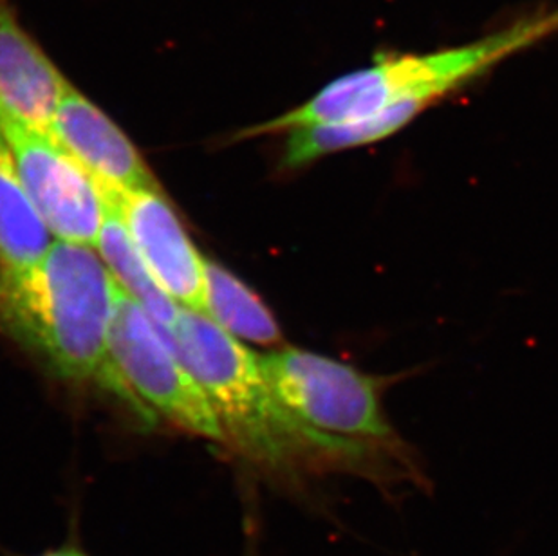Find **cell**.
Segmentation results:
<instances>
[{"mask_svg":"<svg viewBox=\"0 0 558 556\" xmlns=\"http://www.w3.org/2000/svg\"><path fill=\"white\" fill-rule=\"evenodd\" d=\"M203 268L206 316L238 340L241 338L257 346H279L282 333L268 305L221 264L205 258Z\"/></svg>","mask_w":558,"mask_h":556,"instance_id":"cell-12","label":"cell"},{"mask_svg":"<svg viewBox=\"0 0 558 556\" xmlns=\"http://www.w3.org/2000/svg\"><path fill=\"white\" fill-rule=\"evenodd\" d=\"M51 244V231L27 195L15 156L0 131V277L37 264Z\"/></svg>","mask_w":558,"mask_h":556,"instance_id":"cell-10","label":"cell"},{"mask_svg":"<svg viewBox=\"0 0 558 556\" xmlns=\"http://www.w3.org/2000/svg\"><path fill=\"white\" fill-rule=\"evenodd\" d=\"M117 280L89 246L57 241L37 264L0 277V324L60 378L123 389L109 354Z\"/></svg>","mask_w":558,"mask_h":556,"instance_id":"cell-3","label":"cell"},{"mask_svg":"<svg viewBox=\"0 0 558 556\" xmlns=\"http://www.w3.org/2000/svg\"><path fill=\"white\" fill-rule=\"evenodd\" d=\"M69 85L10 0H0V118L49 132Z\"/></svg>","mask_w":558,"mask_h":556,"instance_id":"cell-9","label":"cell"},{"mask_svg":"<svg viewBox=\"0 0 558 556\" xmlns=\"http://www.w3.org/2000/svg\"><path fill=\"white\" fill-rule=\"evenodd\" d=\"M49 134L96 181L117 190H159L158 181L125 132L73 85L60 101Z\"/></svg>","mask_w":558,"mask_h":556,"instance_id":"cell-8","label":"cell"},{"mask_svg":"<svg viewBox=\"0 0 558 556\" xmlns=\"http://www.w3.org/2000/svg\"><path fill=\"white\" fill-rule=\"evenodd\" d=\"M33 556H89L87 553L82 552L80 547L71 546V544H65V546L57 547V549H49V552L40 553V555Z\"/></svg>","mask_w":558,"mask_h":556,"instance_id":"cell-13","label":"cell"},{"mask_svg":"<svg viewBox=\"0 0 558 556\" xmlns=\"http://www.w3.org/2000/svg\"><path fill=\"white\" fill-rule=\"evenodd\" d=\"M258 362L295 423L306 472L353 475L392 504L430 492L420 454L385 410L389 378L295 347L258 356Z\"/></svg>","mask_w":558,"mask_h":556,"instance_id":"cell-1","label":"cell"},{"mask_svg":"<svg viewBox=\"0 0 558 556\" xmlns=\"http://www.w3.org/2000/svg\"><path fill=\"white\" fill-rule=\"evenodd\" d=\"M557 33L558 8L521 19L459 48L378 58L367 68L338 76L302 106L253 126L248 134L348 125L349 145L369 147L403 131L437 101L488 73L506 58Z\"/></svg>","mask_w":558,"mask_h":556,"instance_id":"cell-2","label":"cell"},{"mask_svg":"<svg viewBox=\"0 0 558 556\" xmlns=\"http://www.w3.org/2000/svg\"><path fill=\"white\" fill-rule=\"evenodd\" d=\"M96 247L114 280L147 311L158 331H167L174 326L180 315V305L156 282L142 253L137 252L122 216L118 214L117 206L109 203H106V219Z\"/></svg>","mask_w":558,"mask_h":556,"instance_id":"cell-11","label":"cell"},{"mask_svg":"<svg viewBox=\"0 0 558 556\" xmlns=\"http://www.w3.org/2000/svg\"><path fill=\"white\" fill-rule=\"evenodd\" d=\"M159 335L206 394L225 437L258 459L304 472L295 423L275 398L258 356L197 311L181 310Z\"/></svg>","mask_w":558,"mask_h":556,"instance_id":"cell-4","label":"cell"},{"mask_svg":"<svg viewBox=\"0 0 558 556\" xmlns=\"http://www.w3.org/2000/svg\"><path fill=\"white\" fill-rule=\"evenodd\" d=\"M109 354L112 368L143 418L153 412L199 436L222 442L225 432L192 374L165 343L147 311L117 282Z\"/></svg>","mask_w":558,"mask_h":556,"instance_id":"cell-5","label":"cell"},{"mask_svg":"<svg viewBox=\"0 0 558 556\" xmlns=\"http://www.w3.org/2000/svg\"><path fill=\"white\" fill-rule=\"evenodd\" d=\"M0 131L51 235L80 246H96L106 219V201L95 176L49 132L10 118H0Z\"/></svg>","mask_w":558,"mask_h":556,"instance_id":"cell-6","label":"cell"},{"mask_svg":"<svg viewBox=\"0 0 558 556\" xmlns=\"http://www.w3.org/2000/svg\"><path fill=\"white\" fill-rule=\"evenodd\" d=\"M96 183L104 201L117 206L156 282L185 310L206 315L205 257L195 250L165 195L159 190H117Z\"/></svg>","mask_w":558,"mask_h":556,"instance_id":"cell-7","label":"cell"}]
</instances>
